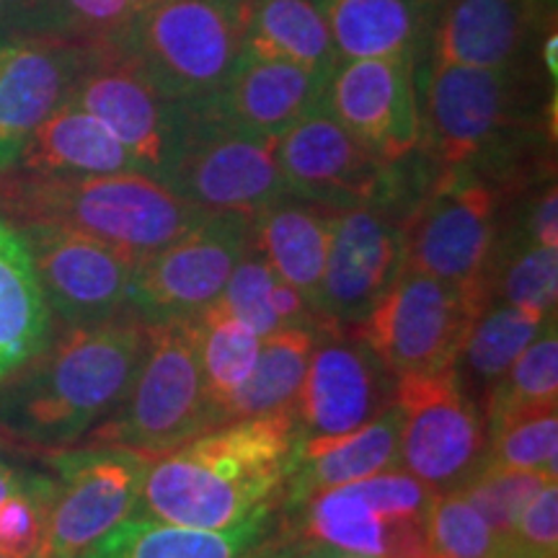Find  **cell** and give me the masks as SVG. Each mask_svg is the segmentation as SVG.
<instances>
[{"instance_id":"cell-1","label":"cell","mask_w":558,"mask_h":558,"mask_svg":"<svg viewBox=\"0 0 558 558\" xmlns=\"http://www.w3.org/2000/svg\"><path fill=\"white\" fill-rule=\"evenodd\" d=\"M135 313L65 326L37 357L0 383V432L32 448L65 450L114 414L148 349Z\"/></svg>"},{"instance_id":"cell-2","label":"cell","mask_w":558,"mask_h":558,"mask_svg":"<svg viewBox=\"0 0 558 558\" xmlns=\"http://www.w3.org/2000/svg\"><path fill=\"white\" fill-rule=\"evenodd\" d=\"M295 411L239 418L150 460L135 514L226 530L275 507L292 471Z\"/></svg>"},{"instance_id":"cell-3","label":"cell","mask_w":558,"mask_h":558,"mask_svg":"<svg viewBox=\"0 0 558 558\" xmlns=\"http://www.w3.org/2000/svg\"><path fill=\"white\" fill-rule=\"evenodd\" d=\"M0 215L16 226L52 222L145 259L199 226L207 213L177 197L148 173L104 177H0Z\"/></svg>"},{"instance_id":"cell-4","label":"cell","mask_w":558,"mask_h":558,"mask_svg":"<svg viewBox=\"0 0 558 558\" xmlns=\"http://www.w3.org/2000/svg\"><path fill=\"white\" fill-rule=\"evenodd\" d=\"M418 145L437 169H486L507 158L525 124L522 81L514 68L424 62L414 68Z\"/></svg>"},{"instance_id":"cell-5","label":"cell","mask_w":558,"mask_h":558,"mask_svg":"<svg viewBox=\"0 0 558 558\" xmlns=\"http://www.w3.org/2000/svg\"><path fill=\"white\" fill-rule=\"evenodd\" d=\"M246 0H153L120 45L166 99L194 107L222 86L241 54Z\"/></svg>"},{"instance_id":"cell-6","label":"cell","mask_w":558,"mask_h":558,"mask_svg":"<svg viewBox=\"0 0 558 558\" xmlns=\"http://www.w3.org/2000/svg\"><path fill=\"white\" fill-rule=\"evenodd\" d=\"M279 173L290 197L331 209L375 207L401 215L427 190L439 169L422 163L407 169V158L383 160L324 109L284 130L275 140Z\"/></svg>"},{"instance_id":"cell-7","label":"cell","mask_w":558,"mask_h":558,"mask_svg":"<svg viewBox=\"0 0 558 558\" xmlns=\"http://www.w3.org/2000/svg\"><path fill=\"white\" fill-rule=\"evenodd\" d=\"M213 429L197 318L150 326L148 349L114 414L90 432L94 445L166 456Z\"/></svg>"},{"instance_id":"cell-8","label":"cell","mask_w":558,"mask_h":558,"mask_svg":"<svg viewBox=\"0 0 558 558\" xmlns=\"http://www.w3.org/2000/svg\"><path fill=\"white\" fill-rule=\"evenodd\" d=\"M435 488L403 469L320 488L292 509V538L375 558H432L427 522Z\"/></svg>"},{"instance_id":"cell-9","label":"cell","mask_w":558,"mask_h":558,"mask_svg":"<svg viewBox=\"0 0 558 558\" xmlns=\"http://www.w3.org/2000/svg\"><path fill=\"white\" fill-rule=\"evenodd\" d=\"M499 241V192L471 166L439 169L401 218L403 267L492 292Z\"/></svg>"},{"instance_id":"cell-10","label":"cell","mask_w":558,"mask_h":558,"mask_svg":"<svg viewBox=\"0 0 558 558\" xmlns=\"http://www.w3.org/2000/svg\"><path fill=\"white\" fill-rule=\"evenodd\" d=\"M160 184L207 215H256L288 199L275 140L222 124L186 107L184 128Z\"/></svg>"},{"instance_id":"cell-11","label":"cell","mask_w":558,"mask_h":558,"mask_svg":"<svg viewBox=\"0 0 558 558\" xmlns=\"http://www.w3.org/2000/svg\"><path fill=\"white\" fill-rule=\"evenodd\" d=\"M492 303L486 292L403 267L357 331L396 380L439 373L456 365L465 333Z\"/></svg>"},{"instance_id":"cell-12","label":"cell","mask_w":558,"mask_h":558,"mask_svg":"<svg viewBox=\"0 0 558 558\" xmlns=\"http://www.w3.org/2000/svg\"><path fill=\"white\" fill-rule=\"evenodd\" d=\"M251 246V218L207 215L169 246L135 264L128 308L148 326L199 318L218 303Z\"/></svg>"},{"instance_id":"cell-13","label":"cell","mask_w":558,"mask_h":558,"mask_svg":"<svg viewBox=\"0 0 558 558\" xmlns=\"http://www.w3.org/2000/svg\"><path fill=\"white\" fill-rule=\"evenodd\" d=\"M401 411V469L435 488H460L488 458V429L481 409L460 388L456 367L396 380Z\"/></svg>"},{"instance_id":"cell-14","label":"cell","mask_w":558,"mask_h":558,"mask_svg":"<svg viewBox=\"0 0 558 558\" xmlns=\"http://www.w3.org/2000/svg\"><path fill=\"white\" fill-rule=\"evenodd\" d=\"M150 460L117 445L54 452L50 463L58 478L45 558H81L111 527L135 514Z\"/></svg>"},{"instance_id":"cell-15","label":"cell","mask_w":558,"mask_h":558,"mask_svg":"<svg viewBox=\"0 0 558 558\" xmlns=\"http://www.w3.org/2000/svg\"><path fill=\"white\" fill-rule=\"evenodd\" d=\"M70 101L120 140L140 171L163 179L184 128L186 107L166 99L135 62L111 47L94 50Z\"/></svg>"},{"instance_id":"cell-16","label":"cell","mask_w":558,"mask_h":558,"mask_svg":"<svg viewBox=\"0 0 558 558\" xmlns=\"http://www.w3.org/2000/svg\"><path fill=\"white\" fill-rule=\"evenodd\" d=\"M396 378L357 329H318L295 403L298 442L360 429L393 403Z\"/></svg>"},{"instance_id":"cell-17","label":"cell","mask_w":558,"mask_h":558,"mask_svg":"<svg viewBox=\"0 0 558 558\" xmlns=\"http://www.w3.org/2000/svg\"><path fill=\"white\" fill-rule=\"evenodd\" d=\"M19 228L47 308L62 324H101L128 308L135 259L109 243L52 222H24Z\"/></svg>"},{"instance_id":"cell-18","label":"cell","mask_w":558,"mask_h":558,"mask_svg":"<svg viewBox=\"0 0 558 558\" xmlns=\"http://www.w3.org/2000/svg\"><path fill=\"white\" fill-rule=\"evenodd\" d=\"M403 269L401 215L354 207L331 213L329 256L318 292V329H357Z\"/></svg>"},{"instance_id":"cell-19","label":"cell","mask_w":558,"mask_h":558,"mask_svg":"<svg viewBox=\"0 0 558 558\" xmlns=\"http://www.w3.org/2000/svg\"><path fill=\"white\" fill-rule=\"evenodd\" d=\"M416 60H341L326 83L320 109L383 160L411 156L418 145Z\"/></svg>"},{"instance_id":"cell-20","label":"cell","mask_w":558,"mask_h":558,"mask_svg":"<svg viewBox=\"0 0 558 558\" xmlns=\"http://www.w3.org/2000/svg\"><path fill=\"white\" fill-rule=\"evenodd\" d=\"M94 47L19 34L0 45V177L16 169L26 140L73 94Z\"/></svg>"},{"instance_id":"cell-21","label":"cell","mask_w":558,"mask_h":558,"mask_svg":"<svg viewBox=\"0 0 558 558\" xmlns=\"http://www.w3.org/2000/svg\"><path fill=\"white\" fill-rule=\"evenodd\" d=\"M326 83L329 75L316 70L239 54L222 86L194 109L235 130L277 140L320 109Z\"/></svg>"},{"instance_id":"cell-22","label":"cell","mask_w":558,"mask_h":558,"mask_svg":"<svg viewBox=\"0 0 558 558\" xmlns=\"http://www.w3.org/2000/svg\"><path fill=\"white\" fill-rule=\"evenodd\" d=\"M530 0H439L429 24V62L514 68L535 19Z\"/></svg>"},{"instance_id":"cell-23","label":"cell","mask_w":558,"mask_h":558,"mask_svg":"<svg viewBox=\"0 0 558 558\" xmlns=\"http://www.w3.org/2000/svg\"><path fill=\"white\" fill-rule=\"evenodd\" d=\"M399 439L401 411L390 403L386 411L349 435L298 442L292 471L282 488L284 507L292 512L320 488L352 484L375 473L401 469Z\"/></svg>"},{"instance_id":"cell-24","label":"cell","mask_w":558,"mask_h":558,"mask_svg":"<svg viewBox=\"0 0 558 558\" xmlns=\"http://www.w3.org/2000/svg\"><path fill=\"white\" fill-rule=\"evenodd\" d=\"M271 527L275 507L226 530L171 525L145 514H130L81 558H243L269 538Z\"/></svg>"},{"instance_id":"cell-25","label":"cell","mask_w":558,"mask_h":558,"mask_svg":"<svg viewBox=\"0 0 558 558\" xmlns=\"http://www.w3.org/2000/svg\"><path fill=\"white\" fill-rule=\"evenodd\" d=\"M13 171L26 177H104L140 169L120 140L68 99L32 132Z\"/></svg>"},{"instance_id":"cell-26","label":"cell","mask_w":558,"mask_h":558,"mask_svg":"<svg viewBox=\"0 0 558 558\" xmlns=\"http://www.w3.org/2000/svg\"><path fill=\"white\" fill-rule=\"evenodd\" d=\"M329 239L331 209L295 197L277 202L251 220V246L267 259L279 279L308 300L316 318Z\"/></svg>"},{"instance_id":"cell-27","label":"cell","mask_w":558,"mask_h":558,"mask_svg":"<svg viewBox=\"0 0 558 558\" xmlns=\"http://www.w3.org/2000/svg\"><path fill=\"white\" fill-rule=\"evenodd\" d=\"M50 316L24 233L0 215V383L47 347Z\"/></svg>"},{"instance_id":"cell-28","label":"cell","mask_w":558,"mask_h":558,"mask_svg":"<svg viewBox=\"0 0 558 558\" xmlns=\"http://www.w3.org/2000/svg\"><path fill=\"white\" fill-rule=\"evenodd\" d=\"M341 60L411 58L422 50L429 19L409 0H313Z\"/></svg>"},{"instance_id":"cell-29","label":"cell","mask_w":558,"mask_h":558,"mask_svg":"<svg viewBox=\"0 0 558 558\" xmlns=\"http://www.w3.org/2000/svg\"><path fill=\"white\" fill-rule=\"evenodd\" d=\"M241 54L331 75L337 50L313 0H246Z\"/></svg>"},{"instance_id":"cell-30","label":"cell","mask_w":558,"mask_h":558,"mask_svg":"<svg viewBox=\"0 0 558 558\" xmlns=\"http://www.w3.org/2000/svg\"><path fill=\"white\" fill-rule=\"evenodd\" d=\"M556 318H535L512 305H488L473 320L463 347L456 357V375L460 388L484 414L486 399L494 386L505 378L520 352Z\"/></svg>"},{"instance_id":"cell-31","label":"cell","mask_w":558,"mask_h":558,"mask_svg":"<svg viewBox=\"0 0 558 558\" xmlns=\"http://www.w3.org/2000/svg\"><path fill=\"white\" fill-rule=\"evenodd\" d=\"M316 339L318 329H282L264 337L254 373L222 407L220 427L239 418L295 411Z\"/></svg>"},{"instance_id":"cell-32","label":"cell","mask_w":558,"mask_h":558,"mask_svg":"<svg viewBox=\"0 0 558 558\" xmlns=\"http://www.w3.org/2000/svg\"><path fill=\"white\" fill-rule=\"evenodd\" d=\"M197 324L209 416H213V429H218L222 407L254 373L262 339L246 324L222 311L218 303L202 313Z\"/></svg>"},{"instance_id":"cell-33","label":"cell","mask_w":558,"mask_h":558,"mask_svg":"<svg viewBox=\"0 0 558 558\" xmlns=\"http://www.w3.org/2000/svg\"><path fill=\"white\" fill-rule=\"evenodd\" d=\"M492 292L501 303L535 318H556L558 248L514 239L494 251Z\"/></svg>"},{"instance_id":"cell-34","label":"cell","mask_w":558,"mask_h":558,"mask_svg":"<svg viewBox=\"0 0 558 558\" xmlns=\"http://www.w3.org/2000/svg\"><path fill=\"white\" fill-rule=\"evenodd\" d=\"M137 11V0H32L29 34L68 39L94 50L117 47Z\"/></svg>"},{"instance_id":"cell-35","label":"cell","mask_w":558,"mask_h":558,"mask_svg":"<svg viewBox=\"0 0 558 558\" xmlns=\"http://www.w3.org/2000/svg\"><path fill=\"white\" fill-rule=\"evenodd\" d=\"M558 403H538L509 411L492 422L488 429L486 463L507 469L538 471L556 478L558 469Z\"/></svg>"},{"instance_id":"cell-36","label":"cell","mask_w":558,"mask_h":558,"mask_svg":"<svg viewBox=\"0 0 558 558\" xmlns=\"http://www.w3.org/2000/svg\"><path fill=\"white\" fill-rule=\"evenodd\" d=\"M558 337L556 320L543 329L530 344L522 349L520 357L512 362L505 378L488 393L484 418L492 422L509 411L538 403H558Z\"/></svg>"},{"instance_id":"cell-37","label":"cell","mask_w":558,"mask_h":558,"mask_svg":"<svg viewBox=\"0 0 558 558\" xmlns=\"http://www.w3.org/2000/svg\"><path fill=\"white\" fill-rule=\"evenodd\" d=\"M427 538L432 558H518V550L499 538L460 492L437 494Z\"/></svg>"},{"instance_id":"cell-38","label":"cell","mask_w":558,"mask_h":558,"mask_svg":"<svg viewBox=\"0 0 558 558\" xmlns=\"http://www.w3.org/2000/svg\"><path fill=\"white\" fill-rule=\"evenodd\" d=\"M548 481L556 478L538 471L507 469V465L486 463L476 476L465 481L460 488H452V492L463 494L465 501L488 522V527L499 538L512 543L520 512L535 497V492L546 486Z\"/></svg>"},{"instance_id":"cell-39","label":"cell","mask_w":558,"mask_h":558,"mask_svg":"<svg viewBox=\"0 0 558 558\" xmlns=\"http://www.w3.org/2000/svg\"><path fill=\"white\" fill-rule=\"evenodd\" d=\"M52 497V476L24 471L19 486L0 501V556L45 558Z\"/></svg>"},{"instance_id":"cell-40","label":"cell","mask_w":558,"mask_h":558,"mask_svg":"<svg viewBox=\"0 0 558 558\" xmlns=\"http://www.w3.org/2000/svg\"><path fill=\"white\" fill-rule=\"evenodd\" d=\"M277 275L271 271L267 259L248 246L241 262L235 264L233 275H230L226 290L218 300V305L241 324H246L256 337H271L279 331L277 316L271 311V284H275Z\"/></svg>"},{"instance_id":"cell-41","label":"cell","mask_w":558,"mask_h":558,"mask_svg":"<svg viewBox=\"0 0 558 558\" xmlns=\"http://www.w3.org/2000/svg\"><path fill=\"white\" fill-rule=\"evenodd\" d=\"M512 546L520 556H558V486L548 481L520 512Z\"/></svg>"},{"instance_id":"cell-42","label":"cell","mask_w":558,"mask_h":558,"mask_svg":"<svg viewBox=\"0 0 558 558\" xmlns=\"http://www.w3.org/2000/svg\"><path fill=\"white\" fill-rule=\"evenodd\" d=\"M514 239L535 243V246L558 248V194L554 181L527 207L525 220Z\"/></svg>"},{"instance_id":"cell-43","label":"cell","mask_w":558,"mask_h":558,"mask_svg":"<svg viewBox=\"0 0 558 558\" xmlns=\"http://www.w3.org/2000/svg\"><path fill=\"white\" fill-rule=\"evenodd\" d=\"M271 311H275L279 331L282 329H318V318L300 292L284 279L271 284Z\"/></svg>"},{"instance_id":"cell-44","label":"cell","mask_w":558,"mask_h":558,"mask_svg":"<svg viewBox=\"0 0 558 558\" xmlns=\"http://www.w3.org/2000/svg\"><path fill=\"white\" fill-rule=\"evenodd\" d=\"M32 0H0V45L19 34H29Z\"/></svg>"},{"instance_id":"cell-45","label":"cell","mask_w":558,"mask_h":558,"mask_svg":"<svg viewBox=\"0 0 558 558\" xmlns=\"http://www.w3.org/2000/svg\"><path fill=\"white\" fill-rule=\"evenodd\" d=\"M295 543V541H292ZM295 558H375L362 554H349V550L316 546V543H295Z\"/></svg>"},{"instance_id":"cell-46","label":"cell","mask_w":558,"mask_h":558,"mask_svg":"<svg viewBox=\"0 0 558 558\" xmlns=\"http://www.w3.org/2000/svg\"><path fill=\"white\" fill-rule=\"evenodd\" d=\"M248 558H295V543L284 541H262L259 546L251 550Z\"/></svg>"},{"instance_id":"cell-47","label":"cell","mask_w":558,"mask_h":558,"mask_svg":"<svg viewBox=\"0 0 558 558\" xmlns=\"http://www.w3.org/2000/svg\"><path fill=\"white\" fill-rule=\"evenodd\" d=\"M556 50H558V34H556V24H550V34L543 41V65L550 73V81L556 83L558 75V62H556Z\"/></svg>"},{"instance_id":"cell-48","label":"cell","mask_w":558,"mask_h":558,"mask_svg":"<svg viewBox=\"0 0 558 558\" xmlns=\"http://www.w3.org/2000/svg\"><path fill=\"white\" fill-rule=\"evenodd\" d=\"M21 476H24V471H19V469H11L9 463H5V465H0V501H3L5 497H9V494L13 492V488L19 486Z\"/></svg>"},{"instance_id":"cell-49","label":"cell","mask_w":558,"mask_h":558,"mask_svg":"<svg viewBox=\"0 0 558 558\" xmlns=\"http://www.w3.org/2000/svg\"><path fill=\"white\" fill-rule=\"evenodd\" d=\"M411 5H414L416 11H422L424 16L429 19V24H432V19H435V11H437V5H439V0H409Z\"/></svg>"},{"instance_id":"cell-50","label":"cell","mask_w":558,"mask_h":558,"mask_svg":"<svg viewBox=\"0 0 558 558\" xmlns=\"http://www.w3.org/2000/svg\"><path fill=\"white\" fill-rule=\"evenodd\" d=\"M535 5V11H554L556 9V0H530Z\"/></svg>"},{"instance_id":"cell-51","label":"cell","mask_w":558,"mask_h":558,"mask_svg":"<svg viewBox=\"0 0 558 558\" xmlns=\"http://www.w3.org/2000/svg\"><path fill=\"white\" fill-rule=\"evenodd\" d=\"M520 558H556V556H520Z\"/></svg>"},{"instance_id":"cell-52","label":"cell","mask_w":558,"mask_h":558,"mask_svg":"<svg viewBox=\"0 0 558 558\" xmlns=\"http://www.w3.org/2000/svg\"><path fill=\"white\" fill-rule=\"evenodd\" d=\"M137 3L140 5H148V3H153V0H137Z\"/></svg>"},{"instance_id":"cell-53","label":"cell","mask_w":558,"mask_h":558,"mask_svg":"<svg viewBox=\"0 0 558 558\" xmlns=\"http://www.w3.org/2000/svg\"><path fill=\"white\" fill-rule=\"evenodd\" d=\"M0 465H5V463H3V452H0Z\"/></svg>"},{"instance_id":"cell-54","label":"cell","mask_w":558,"mask_h":558,"mask_svg":"<svg viewBox=\"0 0 558 558\" xmlns=\"http://www.w3.org/2000/svg\"><path fill=\"white\" fill-rule=\"evenodd\" d=\"M243 558H248V556H243Z\"/></svg>"},{"instance_id":"cell-55","label":"cell","mask_w":558,"mask_h":558,"mask_svg":"<svg viewBox=\"0 0 558 558\" xmlns=\"http://www.w3.org/2000/svg\"><path fill=\"white\" fill-rule=\"evenodd\" d=\"M0 558H5V556H0Z\"/></svg>"}]
</instances>
